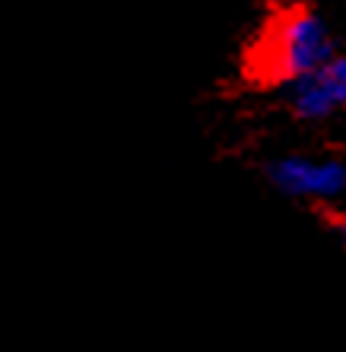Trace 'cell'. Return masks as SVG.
Segmentation results:
<instances>
[{"mask_svg":"<svg viewBox=\"0 0 346 352\" xmlns=\"http://www.w3.org/2000/svg\"><path fill=\"white\" fill-rule=\"evenodd\" d=\"M289 105L305 121H324L346 108V58H330L324 67L292 80Z\"/></svg>","mask_w":346,"mask_h":352,"instance_id":"obj_3","label":"cell"},{"mask_svg":"<svg viewBox=\"0 0 346 352\" xmlns=\"http://www.w3.org/2000/svg\"><path fill=\"white\" fill-rule=\"evenodd\" d=\"M334 58L330 32L312 10H292L273 25L264 45V64L277 80H299Z\"/></svg>","mask_w":346,"mask_h":352,"instance_id":"obj_1","label":"cell"},{"mask_svg":"<svg viewBox=\"0 0 346 352\" xmlns=\"http://www.w3.org/2000/svg\"><path fill=\"white\" fill-rule=\"evenodd\" d=\"M267 175L273 188H280L289 197H305V200H330L346 190V165L337 159L286 156L270 162Z\"/></svg>","mask_w":346,"mask_h":352,"instance_id":"obj_2","label":"cell"}]
</instances>
